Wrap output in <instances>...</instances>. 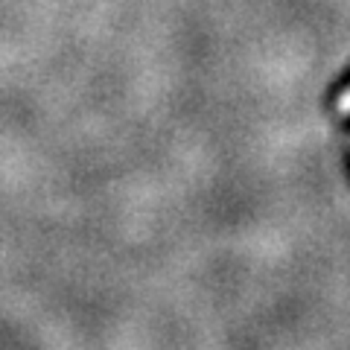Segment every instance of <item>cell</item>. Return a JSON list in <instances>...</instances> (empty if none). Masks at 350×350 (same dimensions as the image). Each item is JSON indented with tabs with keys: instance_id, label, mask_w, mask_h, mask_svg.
Masks as SVG:
<instances>
[{
	"instance_id": "1",
	"label": "cell",
	"mask_w": 350,
	"mask_h": 350,
	"mask_svg": "<svg viewBox=\"0 0 350 350\" xmlns=\"http://www.w3.org/2000/svg\"><path fill=\"white\" fill-rule=\"evenodd\" d=\"M342 108H350V94H347L345 100H342Z\"/></svg>"
}]
</instances>
